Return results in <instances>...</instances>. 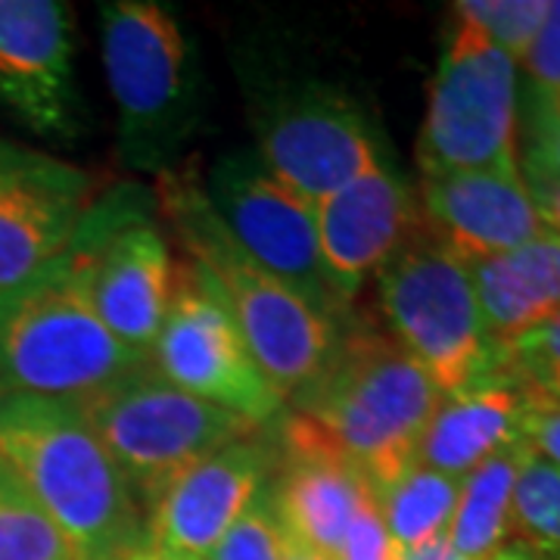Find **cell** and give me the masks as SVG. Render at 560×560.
<instances>
[{
  "label": "cell",
  "mask_w": 560,
  "mask_h": 560,
  "mask_svg": "<svg viewBox=\"0 0 560 560\" xmlns=\"http://www.w3.org/2000/svg\"><path fill=\"white\" fill-rule=\"evenodd\" d=\"M156 200L190 256V275L237 324L265 381L283 401L305 399L337 359L346 324L318 315L249 259L215 215L206 184L190 172L165 168Z\"/></svg>",
  "instance_id": "1"
},
{
  "label": "cell",
  "mask_w": 560,
  "mask_h": 560,
  "mask_svg": "<svg viewBox=\"0 0 560 560\" xmlns=\"http://www.w3.org/2000/svg\"><path fill=\"white\" fill-rule=\"evenodd\" d=\"M0 470L79 560H125L143 545L135 492L75 401L0 393Z\"/></svg>",
  "instance_id": "2"
},
{
  "label": "cell",
  "mask_w": 560,
  "mask_h": 560,
  "mask_svg": "<svg viewBox=\"0 0 560 560\" xmlns=\"http://www.w3.org/2000/svg\"><path fill=\"white\" fill-rule=\"evenodd\" d=\"M440 401V389L399 342L349 320L330 371L296 411L318 423L377 495L418 464Z\"/></svg>",
  "instance_id": "3"
},
{
  "label": "cell",
  "mask_w": 560,
  "mask_h": 560,
  "mask_svg": "<svg viewBox=\"0 0 560 560\" xmlns=\"http://www.w3.org/2000/svg\"><path fill=\"white\" fill-rule=\"evenodd\" d=\"M147 364L97 318L60 261L0 300V393L84 401Z\"/></svg>",
  "instance_id": "4"
},
{
  "label": "cell",
  "mask_w": 560,
  "mask_h": 560,
  "mask_svg": "<svg viewBox=\"0 0 560 560\" xmlns=\"http://www.w3.org/2000/svg\"><path fill=\"white\" fill-rule=\"evenodd\" d=\"M106 81L119 109L125 160L162 168L194 125L197 69L190 44L168 7L119 0L101 7Z\"/></svg>",
  "instance_id": "5"
},
{
  "label": "cell",
  "mask_w": 560,
  "mask_h": 560,
  "mask_svg": "<svg viewBox=\"0 0 560 560\" xmlns=\"http://www.w3.org/2000/svg\"><path fill=\"white\" fill-rule=\"evenodd\" d=\"M79 408L131 492H140L147 504L197 460L261 433V427L241 415L172 386L153 371L150 359L97 396L79 401Z\"/></svg>",
  "instance_id": "6"
},
{
  "label": "cell",
  "mask_w": 560,
  "mask_h": 560,
  "mask_svg": "<svg viewBox=\"0 0 560 560\" xmlns=\"http://www.w3.org/2000/svg\"><path fill=\"white\" fill-rule=\"evenodd\" d=\"M60 265L113 337L150 355L180 271L138 187L125 184L97 206H88Z\"/></svg>",
  "instance_id": "7"
},
{
  "label": "cell",
  "mask_w": 560,
  "mask_h": 560,
  "mask_svg": "<svg viewBox=\"0 0 560 560\" xmlns=\"http://www.w3.org/2000/svg\"><path fill=\"white\" fill-rule=\"evenodd\" d=\"M418 162L423 175L521 172L517 62L458 13L430 84Z\"/></svg>",
  "instance_id": "8"
},
{
  "label": "cell",
  "mask_w": 560,
  "mask_h": 560,
  "mask_svg": "<svg viewBox=\"0 0 560 560\" xmlns=\"http://www.w3.org/2000/svg\"><path fill=\"white\" fill-rule=\"evenodd\" d=\"M393 340L442 396H455L492 361L467 261L442 243L411 241L377 278Z\"/></svg>",
  "instance_id": "9"
},
{
  "label": "cell",
  "mask_w": 560,
  "mask_h": 560,
  "mask_svg": "<svg viewBox=\"0 0 560 560\" xmlns=\"http://www.w3.org/2000/svg\"><path fill=\"white\" fill-rule=\"evenodd\" d=\"M206 197L259 268L287 283L318 315L349 324V302L337 293L320 259L315 209L271 178L256 153H224L209 172Z\"/></svg>",
  "instance_id": "10"
},
{
  "label": "cell",
  "mask_w": 560,
  "mask_h": 560,
  "mask_svg": "<svg viewBox=\"0 0 560 560\" xmlns=\"http://www.w3.org/2000/svg\"><path fill=\"white\" fill-rule=\"evenodd\" d=\"M256 135L261 165L312 209L381 162L359 103L318 81L271 91L259 103Z\"/></svg>",
  "instance_id": "11"
},
{
  "label": "cell",
  "mask_w": 560,
  "mask_h": 560,
  "mask_svg": "<svg viewBox=\"0 0 560 560\" xmlns=\"http://www.w3.org/2000/svg\"><path fill=\"white\" fill-rule=\"evenodd\" d=\"M147 359L172 386L261 430L283 418L287 401L265 381L237 324L202 290L190 268H180L175 300Z\"/></svg>",
  "instance_id": "12"
},
{
  "label": "cell",
  "mask_w": 560,
  "mask_h": 560,
  "mask_svg": "<svg viewBox=\"0 0 560 560\" xmlns=\"http://www.w3.org/2000/svg\"><path fill=\"white\" fill-rule=\"evenodd\" d=\"M84 172L0 143V300L44 278L79 231L91 206Z\"/></svg>",
  "instance_id": "13"
},
{
  "label": "cell",
  "mask_w": 560,
  "mask_h": 560,
  "mask_svg": "<svg viewBox=\"0 0 560 560\" xmlns=\"http://www.w3.org/2000/svg\"><path fill=\"white\" fill-rule=\"evenodd\" d=\"M278 464L265 433L231 442L197 460L153 501L150 548L175 560H206L249 501L271 482Z\"/></svg>",
  "instance_id": "14"
},
{
  "label": "cell",
  "mask_w": 560,
  "mask_h": 560,
  "mask_svg": "<svg viewBox=\"0 0 560 560\" xmlns=\"http://www.w3.org/2000/svg\"><path fill=\"white\" fill-rule=\"evenodd\" d=\"M280 477L271 482L283 536L324 560H340L346 536L371 486L337 455L302 411L280 418Z\"/></svg>",
  "instance_id": "15"
},
{
  "label": "cell",
  "mask_w": 560,
  "mask_h": 560,
  "mask_svg": "<svg viewBox=\"0 0 560 560\" xmlns=\"http://www.w3.org/2000/svg\"><path fill=\"white\" fill-rule=\"evenodd\" d=\"M418 221L408 184L383 162L315 206L320 259L342 300L352 302L364 280L415 241Z\"/></svg>",
  "instance_id": "16"
},
{
  "label": "cell",
  "mask_w": 560,
  "mask_h": 560,
  "mask_svg": "<svg viewBox=\"0 0 560 560\" xmlns=\"http://www.w3.org/2000/svg\"><path fill=\"white\" fill-rule=\"evenodd\" d=\"M0 103L35 131H72V16L66 3L0 0Z\"/></svg>",
  "instance_id": "17"
},
{
  "label": "cell",
  "mask_w": 560,
  "mask_h": 560,
  "mask_svg": "<svg viewBox=\"0 0 560 560\" xmlns=\"http://www.w3.org/2000/svg\"><path fill=\"white\" fill-rule=\"evenodd\" d=\"M420 219L433 241L467 265L511 253L545 231L523 172L423 175Z\"/></svg>",
  "instance_id": "18"
},
{
  "label": "cell",
  "mask_w": 560,
  "mask_h": 560,
  "mask_svg": "<svg viewBox=\"0 0 560 560\" xmlns=\"http://www.w3.org/2000/svg\"><path fill=\"white\" fill-rule=\"evenodd\" d=\"M523 386L489 361L470 386L455 396H442L420 442L418 464L452 480H464L482 460L523 440Z\"/></svg>",
  "instance_id": "19"
},
{
  "label": "cell",
  "mask_w": 560,
  "mask_h": 560,
  "mask_svg": "<svg viewBox=\"0 0 560 560\" xmlns=\"http://www.w3.org/2000/svg\"><path fill=\"white\" fill-rule=\"evenodd\" d=\"M492 355L560 312V237L548 228L511 253L467 265Z\"/></svg>",
  "instance_id": "20"
},
{
  "label": "cell",
  "mask_w": 560,
  "mask_h": 560,
  "mask_svg": "<svg viewBox=\"0 0 560 560\" xmlns=\"http://www.w3.org/2000/svg\"><path fill=\"white\" fill-rule=\"evenodd\" d=\"M529 455L526 442H514L482 460L474 474L460 480L455 517L445 539L460 560H492L511 541L514 489L523 460Z\"/></svg>",
  "instance_id": "21"
},
{
  "label": "cell",
  "mask_w": 560,
  "mask_h": 560,
  "mask_svg": "<svg viewBox=\"0 0 560 560\" xmlns=\"http://www.w3.org/2000/svg\"><path fill=\"white\" fill-rule=\"evenodd\" d=\"M460 495V480L436 474L423 464H415L401 480L377 492V511L393 545L411 551L420 545L442 539L455 517Z\"/></svg>",
  "instance_id": "22"
},
{
  "label": "cell",
  "mask_w": 560,
  "mask_h": 560,
  "mask_svg": "<svg viewBox=\"0 0 560 560\" xmlns=\"http://www.w3.org/2000/svg\"><path fill=\"white\" fill-rule=\"evenodd\" d=\"M511 541L533 548L548 560H560V467L526 455L514 489Z\"/></svg>",
  "instance_id": "23"
},
{
  "label": "cell",
  "mask_w": 560,
  "mask_h": 560,
  "mask_svg": "<svg viewBox=\"0 0 560 560\" xmlns=\"http://www.w3.org/2000/svg\"><path fill=\"white\" fill-rule=\"evenodd\" d=\"M0 560H79L60 526L10 477L0 482Z\"/></svg>",
  "instance_id": "24"
},
{
  "label": "cell",
  "mask_w": 560,
  "mask_h": 560,
  "mask_svg": "<svg viewBox=\"0 0 560 560\" xmlns=\"http://www.w3.org/2000/svg\"><path fill=\"white\" fill-rule=\"evenodd\" d=\"M455 13L474 22L501 54L523 62L545 22L548 0H460Z\"/></svg>",
  "instance_id": "25"
},
{
  "label": "cell",
  "mask_w": 560,
  "mask_h": 560,
  "mask_svg": "<svg viewBox=\"0 0 560 560\" xmlns=\"http://www.w3.org/2000/svg\"><path fill=\"white\" fill-rule=\"evenodd\" d=\"M492 364L511 374L529 396L560 405V312L511 349L492 355Z\"/></svg>",
  "instance_id": "26"
},
{
  "label": "cell",
  "mask_w": 560,
  "mask_h": 560,
  "mask_svg": "<svg viewBox=\"0 0 560 560\" xmlns=\"http://www.w3.org/2000/svg\"><path fill=\"white\" fill-rule=\"evenodd\" d=\"M283 551H287V536L268 482L206 560H283Z\"/></svg>",
  "instance_id": "27"
},
{
  "label": "cell",
  "mask_w": 560,
  "mask_h": 560,
  "mask_svg": "<svg viewBox=\"0 0 560 560\" xmlns=\"http://www.w3.org/2000/svg\"><path fill=\"white\" fill-rule=\"evenodd\" d=\"M526 135H529L526 172H541V175L560 178V116L555 113L548 94L529 91Z\"/></svg>",
  "instance_id": "28"
},
{
  "label": "cell",
  "mask_w": 560,
  "mask_h": 560,
  "mask_svg": "<svg viewBox=\"0 0 560 560\" xmlns=\"http://www.w3.org/2000/svg\"><path fill=\"white\" fill-rule=\"evenodd\" d=\"M529 72L533 91L555 97L560 91V0L548 3V13L541 22L539 35L533 40L529 54L523 57Z\"/></svg>",
  "instance_id": "29"
},
{
  "label": "cell",
  "mask_w": 560,
  "mask_h": 560,
  "mask_svg": "<svg viewBox=\"0 0 560 560\" xmlns=\"http://www.w3.org/2000/svg\"><path fill=\"white\" fill-rule=\"evenodd\" d=\"M340 560H396V545L383 526L374 492H368L361 501L359 514H355L352 529H349L346 545H342Z\"/></svg>",
  "instance_id": "30"
},
{
  "label": "cell",
  "mask_w": 560,
  "mask_h": 560,
  "mask_svg": "<svg viewBox=\"0 0 560 560\" xmlns=\"http://www.w3.org/2000/svg\"><path fill=\"white\" fill-rule=\"evenodd\" d=\"M526 393V389H523ZM523 442L536 458L560 467V405L526 393V415H523Z\"/></svg>",
  "instance_id": "31"
},
{
  "label": "cell",
  "mask_w": 560,
  "mask_h": 560,
  "mask_svg": "<svg viewBox=\"0 0 560 560\" xmlns=\"http://www.w3.org/2000/svg\"><path fill=\"white\" fill-rule=\"evenodd\" d=\"M523 180L533 194V200L539 206V215L545 228L560 237V178L541 175V172H523Z\"/></svg>",
  "instance_id": "32"
},
{
  "label": "cell",
  "mask_w": 560,
  "mask_h": 560,
  "mask_svg": "<svg viewBox=\"0 0 560 560\" xmlns=\"http://www.w3.org/2000/svg\"><path fill=\"white\" fill-rule=\"evenodd\" d=\"M396 560H460V558L452 551L448 539L442 536V539L430 541V545H420V548H411V551H399V548H396Z\"/></svg>",
  "instance_id": "33"
},
{
  "label": "cell",
  "mask_w": 560,
  "mask_h": 560,
  "mask_svg": "<svg viewBox=\"0 0 560 560\" xmlns=\"http://www.w3.org/2000/svg\"><path fill=\"white\" fill-rule=\"evenodd\" d=\"M492 560H548L541 558V555H536L533 548H526V545H517V541H511L508 548H501L499 555Z\"/></svg>",
  "instance_id": "34"
},
{
  "label": "cell",
  "mask_w": 560,
  "mask_h": 560,
  "mask_svg": "<svg viewBox=\"0 0 560 560\" xmlns=\"http://www.w3.org/2000/svg\"><path fill=\"white\" fill-rule=\"evenodd\" d=\"M283 560H324V558H318V555H312L308 548H302V545H296V541L287 539V551H283Z\"/></svg>",
  "instance_id": "35"
},
{
  "label": "cell",
  "mask_w": 560,
  "mask_h": 560,
  "mask_svg": "<svg viewBox=\"0 0 560 560\" xmlns=\"http://www.w3.org/2000/svg\"><path fill=\"white\" fill-rule=\"evenodd\" d=\"M125 560H175L168 558V555H162V551H156V548H150V545H140V548H135L131 555Z\"/></svg>",
  "instance_id": "36"
},
{
  "label": "cell",
  "mask_w": 560,
  "mask_h": 560,
  "mask_svg": "<svg viewBox=\"0 0 560 560\" xmlns=\"http://www.w3.org/2000/svg\"><path fill=\"white\" fill-rule=\"evenodd\" d=\"M551 106H555V113H558V116H560V91H558V94H555V97H551Z\"/></svg>",
  "instance_id": "37"
},
{
  "label": "cell",
  "mask_w": 560,
  "mask_h": 560,
  "mask_svg": "<svg viewBox=\"0 0 560 560\" xmlns=\"http://www.w3.org/2000/svg\"><path fill=\"white\" fill-rule=\"evenodd\" d=\"M3 480H7V474H3V470H0V482H3Z\"/></svg>",
  "instance_id": "38"
}]
</instances>
